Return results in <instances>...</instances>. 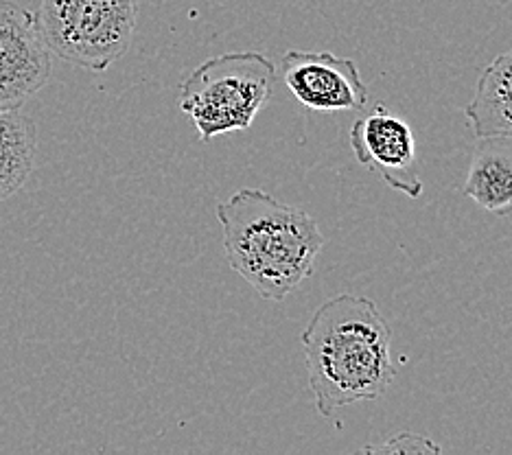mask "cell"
Wrapping results in <instances>:
<instances>
[{
	"instance_id": "cell-2",
	"label": "cell",
	"mask_w": 512,
	"mask_h": 455,
	"mask_svg": "<svg viewBox=\"0 0 512 455\" xmlns=\"http://www.w3.org/2000/svg\"><path fill=\"white\" fill-rule=\"evenodd\" d=\"M217 221L230 270L263 300H285L316 270L324 237L307 210L241 189L217 206Z\"/></svg>"
},
{
	"instance_id": "cell-9",
	"label": "cell",
	"mask_w": 512,
	"mask_h": 455,
	"mask_svg": "<svg viewBox=\"0 0 512 455\" xmlns=\"http://www.w3.org/2000/svg\"><path fill=\"white\" fill-rule=\"evenodd\" d=\"M464 116L475 138H512V51L497 55L482 70Z\"/></svg>"
},
{
	"instance_id": "cell-8",
	"label": "cell",
	"mask_w": 512,
	"mask_h": 455,
	"mask_svg": "<svg viewBox=\"0 0 512 455\" xmlns=\"http://www.w3.org/2000/svg\"><path fill=\"white\" fill-rule=\"evenodd\" d=\"M462 193L493 215L512 210V138H477Z\"/></svg>"
},
{
	"instance_id": "cell-10",
	"label": "cell",
	"mask_w": 512,
	"mask_h": 455,
	"mask_svg": "<svg viewBox=\"0 0 512 455\" xmlns=\"http://www.w3.org/2000/svg\"><path fill=\"white\" fill-rule=\"evenodd\" d=\"M38 125L20 108H0V202L14 197L36 169Z\"/></svg>"
},
{
	"instance_id": "cell-11",
	"label": "cell",
	"mask_w": 512,
	"mask_h": 455,
	"mask_svg": "<svg viewBox=\"0 0 512 455\" xmlns=\"http://www.w3.org/2000/svg\"><path fill=\"white\" fill-rule=\"evenodd\" d=\"M366 453H438L440 447L429 442L423 436L416 434H399L390 440L383 442V445L366 447Z\"/></svg>"
},
{
	"instance_id": "cell-4",
	"label": "cell",
	"mask_w": 512,
	"mask_h": 455,
	"mask_svg": "<svg viewBox=\"0 0 512 455\" xmlns=\"http://www.w3.org/2000/svg\"><path fill=\"white\" fill-rule=\"evenodd\" d=\"M36 18L51 53L103 73L130 49L138 0H40Z\"/></svg>"
},
{
	"instance_id": "cell-6",
	"label": "cell",
	"mask_w": 512,
	"mask_h": 455,
	"mask_svg": "<svg viewBox=\"0 0 512 455\" xmlns=\"http://www.w3.org/2000/svg\"><path fill=\"white\" fill-rule=\"evenodd\" d=\"M51 51L36 14L0 0V108H22L49 84Z\"/></svg>"
},
{
	"instance_id": "cell-7",
	"label": "cell",
	"mask_w": 512,
	"mask_h": 455,
	"mask_svg": "<svg viewBox=\"0 0 512 455\" xmlns=\"http://www.w3.org/2000/svg\"><path fill=\"white\" fill-rule=\"evenodd\" d=\"M283 77L289 92L316 112H362L368 88L351 57L331 51H287Z\"/></svg>"
},
{
	"instance_id": "cell-3",
	"label": "cell",
	"mask_w": 512,
	"mask_h": 455,
	"mask_svg": "<svg viewBox=\"0 0 512 455\" xmlns=\"http://www.w3.org/2000/svg\"><path fill=\"white\" fill-rule=\"evenodd\" d=\"M278 81L276 66L259 51L221 53L180 84L178 105L193 119L202 143L252 127Z\"/></svg>"
},
{
	"instance_id": "cell-5",
	"label": "cell",
	"mask_w": 512,
	"mask_h": 455,
	"mask_svg": "<svg viewBox=\"0 0 512 455\" xmlns=\"http://www.w3.org/2000/svg\"><path fill=\"white\" fill-rule=\"evenodd\" d=\"M348 138L359 165L379 175L390 189L412 200L421 197V162L410 123L377 105L370 114L353 123Z\"/></svg>"
},
{
	"instance_id": "cell-1",
	"label": "cell",
	"mask_w": 512,
	"mask_h": 455,
	"mask_svg": "<svg viewBox=\"0 0 512 455\" xmlns=\"http://www.w3.org/2000/svg\"><path fill=\"white\" fill-rule=\"evenodd\" d=\"M300 342L313 401L324 418L346 405L377 401L394 381L392 331L366 296L340 294L322 302Z\"/></svg>"
}]
</instances>
